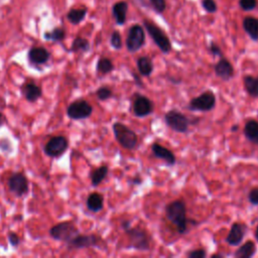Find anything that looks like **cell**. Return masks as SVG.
Instances as JSON below:
<instances>
[{
    "mask_svg": "<svg viewBox=\"0 0 258 258\" xmlns=\"http://www.w3.org/2000/svg\"><path fill=\"white\" fill-rule=\"evenodd\" d=\"M166 218L176 227L180 235L188 232L189 219L187 216V205L183 199H177L165 207Z\"/></svg>",
    "mask_w": 258,
    "mask_h": 258,
    "instance_id": "1",
    "label": "cell"
},
{
    "mask_svg": "<svg viewBox=\"0 0 258 258\" xmlns=\"http://www.w3.org/2000/svg\"><path fill=\"white\" fill-rule=\"evenodd\" d=\"M112 129L114 138L121 148L127 151H134L138 148L139 137L134 129L121 122H115Z\"/></svg>",
    "mask_w": 258,
    "mask_h": 258,
    "instance_id": "2",
    "label": "cell"
},
{
    "mask_svg": "<svg viewBox=\"0 0 258 258\" xmlns=\"http://www.w3.org/2000/svg\"><path fill=\"white\" fill-rule=\"evenodd\" d=\"M129 239L127 248H132L137 251H150L152 246V238L149 232L141 226L131 227L124 230Z\"/></svg>",
    "mask_w": 258,
    "mask_h": 258,
    "instance_id": "3",
    "label": "cell"
},
{
    "mask_svg": "<svg viewBox=\"0 0 258 258\" xmlns=\"http://www.w3.org/2000/svg\"><path fill=\"white\" fill-rule=\"evenodd\" d=\"M144 28L163 54L168 55L172 52L173 47L171 40L159 26L149 20H146L144 21Z\"/></svg>",
    "mask_w": 258,
    "mask_h": 258,
    "instance_id": "4",
    "label": "cell"
},
{
    "mask_svg": "<svg viewBox=\"0 0 258 258\" xmlns=\"http://www.w3.org/2000/svg\"><path fill=\"white\" fill-rule=\"evenodd\" d=\"M164 120L169 128L178 134H187L192 125L191 118L177 109L169 110L165 114Z\"/></svg>",
    "mask_w": 258,
    "mask_h": 258,
    "instance_id": "5",
    "label": "cell"
},
{
    "mask_svg": "<svg viewBox=\"0 0 258 258\" xmlns=\"http://www.w3.org/2000/svg\"><path fill=\"white\" fill-rule=\"evenodd\" d=\"M105 245V241L96 234H81L79 233L68 243L69 250H79L86 248H102Z\"/></svg>",
    "mask_w": 258,
    "mask_h": 258,
    "instance_id": "6",
    "label": "cell"
},
{
    "mask_svg": "<svg viewBox=\"0 0 258 258\" xmlns=\"http://www.w3.org/2000/svg\"><path fill=\"white\" fill-rule=\"evenodd\" d=\"M126 49L129 53L135 54L141 51L146 45V31L141 25H134L131 27L125 41Z\"/></svg>",
    "mask_w": 258,
    "mask_h": 258,
    "instance_id": "7",
    "label": "cell"
},
{
    "mask_svg": "<svg viewBox=\"0 0 258 258\" xmlns=\"http://www.w3.org/2000/svg\"><path fill=\"white\" fill-rule=\"evenodd\" d=\"M217 98L212 91H205L197 97L193 98L189 104L188 109L192 112H210L216 107Z\"/></svg>",
    "mask_w": 258,
    "mask_h": 258,
    "instance_id": "8",
    "label": "cell"
},
{
    "mask_svg": "<svg viewBox=\"0 0 258 258\" xmlns=\"http://www.w3.org/2000/svg\"><path fill=\"white\" fill-rule=\"evenodd\" d=\"M79 233L80 231L76 227V225L69 221L58 223L54 225L49 231V235L54 240L66 242V243H68L71 239H73Z\"/></svg>",
    "mask_w": 258,
    "mask_h": 258,
    "instance_id": "9",
    "label": "cell"
},
{
    "mask_svg": "<svg viewBox=\"0 0 258 258\" xmlns=\"http://www.w3.org/2000/svg\"><path fill=\"white\" fill-rule=\"evenodd\" d=\"M132 111L136 117L145 118L154 113L155 104L149 97L137 92L132 96Z\"/></svg>",
    "mask_w": 258,
    "mask_h": 258,
    "instance_id": "10",
    "label": "cell"
},
{
    "mask_svg": "<svg viewBox=\"0 0 258 258\" xmlns=\"http://www.w3.org/2000/svg\"><path fill=\"white\" fill-rule=\"evenodd\" d=\"M92 113H93L92 105L84 99H80L72 102L67 109V115L72 120L87 119L91 117Z\"/></svg>",
    "mask_w": 258,
    "mask_h": 258,
    "instance_id": "11",
    "label": "cell"
},
{
    "mask_svg": "<svg viewBox=\"0 0 258 258\" xmlns=\"http://www.w3.org/2000/svg\"><path fill=\"white\" fill-rule=\"evenodd\" d=\"M69 149V141L64 136L54 137L46 144L44 148L45 154L50 158L62 157Z\"/></svg>",
    "mask_w": 258,
    "mask_h": 258,
    "instance_id": "12",
    "label": "cell"
},
{
    "mask_svg": "<svg viewBox=\"0 0 258 258\" xmlns=\"http://www.w3.org/2000/svg\"><path fill=\"white\" fill-rule=\"evenodd\" d=\"M8 186L10 191L18 198L26 196L30 190L29 180L23 173H14L8 181Z\"/></svg>",
    "mask_w": 258,
    "mask_h": 258,
    "instance_id": "13",
    "label": "cell"
},
{
    "mask_svg": "<svg viewBox=\"0 0 258 258\" xmlns=\"http://www.w3.org/2000/svg\"><path fill=\"white\" fill-rule=\"evenodd\" d=\"M247 230H248L247 225H245L244 223H241V222L233 223L231 225L229 233L225 238V242L228 245L233 247L240 245L245 238Z\"/></svg>",
    "mask_w": 258,
    "mask_h": 258,
    "instance_id": "14",
    "label": "cell"
},
{
    "mask_svg": "<svg viewBox=\"0 0 258 258\" xmlns=\"http://www.w3.org/2000/svg\"><path fill=\"white\" fill-rule=\"evenodd\" d=\"M214 73L223 82H229L233 79L235 75V70L232 63L225 57L220 58V60L214 65Z\"/></svg>",
    "mask_w": 258,
    "mask_h": 258,
    "instance_id": "15",
    "label": "cell"
},
{
    "mask_svg": "<svg viewBox=\"0 0 258 258\" xmlns=\"http://www.w3.org/2000/svg\"><path fill=\"white\" fill-rule=\"evenodd\" d=\"M152 152H153V155L157 159L164 161L167 166H169V167L176 166V164H177V157L168 148L162 146L159 143H154L152 145Z\"/></svg>",
    "mask_w": 258,
    "mask_h": 258,
    "instance_id": "16",
    "label": "cell"
},
{
    "mask_svg": "<svg viewBox=\"0 0 258 258\" xmlns=\"http://www.w3.org/2000/svg\"><path fill=\"white\" fill-rule=\"evenodd\" d=\"M28 57L31 64L39 66V65H45L46 63H48L49 60L51 59V54L47 49L43 47H34L30 50Z\"/></svg>",
    "mask_w": 258,
    "mask_h": 258,
    "instance_id": "17",
    "label": "cell"
},
{
    "mask_svg": "<svg viewBox=\"0 0 258 258\" xmlns=\"http://www.w3.org/2000/svg\"><path fill=\"white\" fill-rule=\"evenodd\" d=\"M22 94L27 101L36 102L43 96V90L35 82H29L22 86Z\"/></svg>",
    "mask_w": 258,
    "mask_h": 258,
    "instance_id": "18",
    "label": "cell"
},
{
    "mask_svg": "<svg viewBox=\"0 0 258 258\" xmlns=\"http://www.w3.org/2000/svg\"><path fill=\"white\" fill-rule=\"evenodd\" d=\"M243 134L247 141L258 146V121L255 119H248L244 124Z\"/></svg>",
    "mask_w": 258,
    "mask_h": 258,
    "instance_id": "19",
    "label": "cell"
},
{
    "mask_svg": "<svg viewBox=\"0 0 258 258\" xmlns=\"http://www.w3.org/2000/svg\"><path fill=\"white\" fill-rule=\"evenodd\" d=\"M127 13L128 4L126 2H118L112 8V15L118 26H123L126 23Z\"/></svg>",
    "mask_w": 258,
    "mask_h": 258,
    "instance_id": "20",
    "label": "cell"
},
{
    "mask_svg": "<svg viewBox=\"0 0 258 258\" xmlns=\"http://www.w3.org/2000/svg\"><path fill=\"white\" fill-rule=\"evenodd\" d=\"M244 32L253 42H258V19L246 17L242 23Z\"/></svg>",
    "mask_w": 258,
    "mask_h": 258,
    "instance_id": "21",
    "label": "cell"
},
{
    "mask_svg": "<svg viewBox=\"0 0 258 258\" xmlns=\"http://www.w3.org/2000/svg\"><path fill=\"white\" fill-rule=\"evenodd\" d=\"M86 206L89 211L93 213L101 212L104 208V197L98 192L91 193L86 201Z\"/></svg>",
    "mask_w": 258,
    "mask_h": 258,
    "instance_id": "22",
    "label": "cell"
},
{
    "mask_svg": "<svg viewBox=\"0 0 258 258\" xmlns=\"http://www.w3.org/2000/svg\"><path fill=\"white\" fill-rule=\"evenodd\" d=\"M137 67L139 74L142 77H150L154 73L155 66L153 60L149 56L140 57L137 61Z\"/></svg>",
    "mask_w": 258,
    "mask_h": 258,
    "instance_id": "23",
    "label": "cell"
},
{
    "mask_svg": "<svg viewBox=\"0 0 258 258\" xmlns=\"http://www.w3.org/2000/svg\"><path fill=\"white\" fill-rule=\"evenodd\" d=\"M256 245L252 240L246 241L233 254L235 258H251L256 254Z\"/></svg>",
    "mask_w": 258,
    "mask_h": 258,
    "instance_id": "24",
    "label": "cell"
},
{
    "mask_svg": "<svg viewBox=\"0 0 258 258\" xmlns=\"http://www.w3.org/2000/svg\"><path fill=\"white\" fill-rule=\"evenodd\" d=\"M243 86L246 93L256 99L258 98V76L246 75L243 77Z\"/></svg>",
    "mask_w": 258,
    "mask_h": 258,
    "instance_id": "25",
    "label": "cell"
},
{
    "mask_svg": "<svg viewBox=\"0 0 258 258\" xmlns=\"http://www.w3.org/2000/svg\"><path fill=\"white\" fill-rule=\"evenodd\" d=\"M109 174V168L106 165L100 166L99 168L93 170L90 173V179H91V184L93 187H98L108 176Z\"/></svg>",
    "mask_w": 258,
    "mask_h": 258,
    "instance_id": "26",
    "label": "cell"
},
{
    "mask_svg": "<svg viewBox=\"0 0 258 258\" xmlns=\"http://www.w3.org/2000/svg\"><path fill=\"white\" fill-rule=\"evenodd\" d=\"M115 67L113 62L110 59L105 57L100 58L96 64V71L98 74H101V75H108L112 73Z\"/></svg>",
    "mask_w": 258,
    "mask_h": 258,
    "instance_id": "27",
    "label": "cell"
},
{
    "mask_svg": "<svg viewBox=\"0 0 258 258\" xmlns=\"http://www.w3.org/2000/svg\"><path fill=\"white\" fill-rule=\"evenodd\" d=\"M90 43L88 40L84 39V38H81V37H78L76 38L73 43H72V46H71V52L73 53H87L90 51Z\"/></svg>",
    "mask_w": 258,
    "mask_h": 258,
    "instance_id": "28",
    "label": "cell"
},
{
    "mask_svg": "<svg viewBox=\"0 0 258 258\" xmlns=\"http://www.w3.org/2000/svg\"><path fill=\"white\" fill-rule=\"evenodd\" d=\"M87 15L86 9H73L68 14V20L73 25H79L84 21Z\"/></svg>",
    "mask_w": 258,
    "mask_h": 258,
    "instance_id": "29",
    "label": "cell"
},
{
    "mask_svg": "<svg viewBox=\"0 0 258 258\" xmlns=\"http://www.w3.org/2000/svg\"><path fill=\"white\" fill-rule=\"evenodd\" d=\"M44 38L46 41L50 42H62L66 38V31L61 28H56L51 32H47Z\"/></svg>",
    "mask_w": 258,
    "mask_h": 258,
    "instance_id": "30",
    "label": "cell"
},
{
    "mask_svg": "<svg viewBox=\"0 0 258 258\" xmlns=\"http://www.w3.org/2000/svg\"><path fill=\"white\" fill-rule=\"evenodd\" d=\"M96 97L100 101H107L113 97V91L109 86H101L97 89L95 93Z\"/></svg>",
    "mask_w": 258,
    "mask_h": 258,
    "instance_id": "31",
    "label": "cell"
},
{
    "mask_svg": "<svg viewBox=\"0 0 258 258\" xmlns=\"http://www.w3.org/2000/svg\"><path fill=\"white\" fill-rule=\"evenodd\" d=\"M110 45L114 50H121L123 47L122 37L118 31H114L110 37Z\"/></svg>",
    "mask_w": 258,
    "mask_h": 258,
    "instance_id": "32",
    "label": "cell"
},
{
    "mask_svg": "<svg viewBox=\"0 0 258 258\" xmlns=\"http://www.w3.org/2000/svg\"><path fill=\"white\" fill-rule=\"evenodd\" d=\"M150 6L157 14H163L167 9L166 0H149Z\"/></svg>",
    "mask_w": 258,
    "mask_h": 258,
    "instance_id": "33",
    "label": "cell"
},
{
    "mask_svg": "<svg viewBox=\"0 0 258 258\" xmlns=\"http://www.w3.org/2000/svg\"><path fill=\"white\" fill-rule=\"evenodd\" d=\"M239 7L244 12H252L257 7V0H239Z\"/></svg>",
    "mask_w": 258,
    "mask_h": 258,
    "instance_id": "34",
    "label": "cell"
},
{
    "mask_svg": "<svg viewBox=\"0 0 258 258\" xmlns=\"http://www.w3.org/2000/svg\"><path fill=\"white\" fill-rule=\"evenodd\" d=\"M202 7L208 14H215L218 11L215 0H202Z\"/></svg>",
    "mask_w": 258,
    "mask_h": 258,
    "instance_id": "35",
    "label": "cell"
},
{
    "mask_svg": "<svg viewBox=\"0 0 258 258\" xmlns=\"http://www.w3.org/2000/svg\"><path fill=\"white\" fill-rule=\"evenodd\" d=\"M186 256L188 258H206L208 256V254L205 249L197 248V249H193V250L187 252Z\"/></svg>",
    "mask_w": 258,
    "mask_h": 258,
    "instance_id": "36",
    "label": "cell"
},
{
    "mask_svg": "<svg viewBox=\"0 0 258 258\" xmlns=\"http://www.w3.org/2000/svg\"><path fill=\"white\" fill-rule=\"evenodd\" d=\"M208 51L210 52V54L214 57H219V58H223L224 54L222 52V49L220 48L219 45H217L215 42H211L208 48Z\"/></svg>",
    "mask_w": 258,
    "mask_h": 258,
    "instance_id": "37",
    "label": "cell"
},
{
    "mask_svg": "<svg viewBox=\"0 0 258 258\" xmlns=\"http://www.w3.org/2000/svg\"><path fill=\"white\" fill-rule=\"evenodd\" d=\"M248 201L253 206H258V187L253 188L248 193Z\"/></svg>",
    "mask_w": 258,
    "mask_h": 258,
    "instance_id": "38",
    "label": "cell"
},
{
    "mask_svg": "<svg viewBox=\"0 0 258 258\" xmlns=\"http://www.w3.org/2000/svg\"><path fill=\"white\" fill-rule=\"evenodd\" d=\"M8 239H9L10 244L12 246H14V247H18L21 244V238H20V236L16 232L11 231L9 233V235H8Z\"/></svg>",
    "mask_w": 258,
    "mask_h": 258,
    "instance_id": "39",
    "label": "cell"
},
{
    "mask_svg": "<svg viewBox=\"0 0 258 258\" xmlns=\"http://www.w3.org/2000/svg\"><path fill=\"white\" fill-rule=\"evenodd\" d=\"M132 75H133V77H134V81H135V84L138 86V87H140V88H142V89H145L146 88V85H145V83H144V81H143V79H142V76L139 74V73H137V72H132Z\"/></svg>",
    "mask_w": 258,
    "mask_h": 258,
    "instance_id": "40",
    "label": "cell"
},
{
    "mask_svg": "<svg viewBox=\"0 0 258 258\" xmlns=\"http://www.w3.org/2000/svg\"><path fill=\"white\" fill-rule=\"evenodd\" d=\"M143 183V179L141 176H136L128 179V184L131 186H140Z\"/></svg>",
    "mask_w": 258,
    "mask_h": 258,
    "instance_id": "41",
    "label": "cell"
},
{
    "mask_svg": "<svg viewBox=\"0 0 258 258\" xmlns=\"http://www.w3.org/2000/svg\"><path fill=\"white\" fill-rule=\"evenodd\" d=\"M120 226H121V228H122L123 231L126 230V229H128V228H131V227H132V220H129V219H124V220H122Z\"/></svg>",
    "mask_w": 258,
    "mask_h": 258,
    "instance_id": "42",
    "label": "cell"
},
{
    "mask_svg": "<svg viewBox=\"0 0 258 258\" xmlns=\"http://www.w3.org/2000/svg\"><path fill=\"white\" fill-rule=\"evenodd\" d=\"M167 79H168V81L169 82H171L172 84H174V85H180L183 81H182V79L181 78H175V77H171V76H168L167 77Z\"/></svg>",
    "mask_w": 258,
    "mask_h": 258,
    "instance_id": "43",
    "label": "cell"
},
{
    "mask_svg": "<svg viewBox=\"0 0 258 258\" xmlns=\"http://www.w3.org/2000/svg\"><path fill=\"white\" fill-rule=\"evenodd\" d=\"M231 133H237L239 131V125L238 124H234L231 128H230Z\"/></svg>",
    "mask_w": 258,
    "mask_h": 258,
    "instance_id": "44",
    "label": "cell"
},
{
    "mask_svg": "<svg viewBox=\"0 0 258 258\" xmlns=\"http://www.w3.org/2000/svg\"><path fill=\"white\" fill-rule=\"evenodd\" d=\"M210 257L211 258H223V257H225V255H223L221 253H216V254H212Z\"/></svg>",
    "mask_w": 258,
    "mask_h": 258,
    "instance_id": "45",
    "label": "cell"
},
{
    "mask_svg": "<svg viewBox=\"0 0 258 258\" xmlns=\"http://www.w3.org/2000/svg\"><path fill=\"white\" fill-rule=\"evenodd\" d=\"M254 237H255L256 241L258 242V225H257V226H256V228H255V231H254Z\"/></svg>",
    "mask_w": 258,
    "mask_h": 258,
    "instance_id": "46",
    "label": "cell"
},
{
    "mask_svg": "<svg viewBox=\"0 0 258 258\" xmlns=\"http://www.w3.org/2000/svg\"><path fill=\"white\" fill-rule=\"evenodd\" d=\"M2 118H3V113L0 112V120H2Z\"/></svg>",
    "mask_w": 258,
    "mask_h": 258,
    "instance_id": "47",
    "label": "cell"
}]
</instances>
